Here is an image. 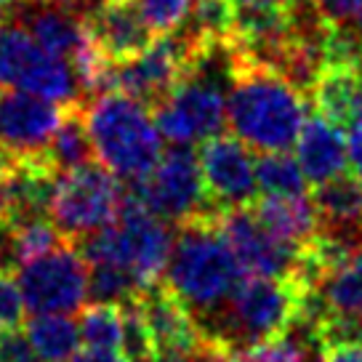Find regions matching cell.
Listing matches in <instances>:
<instances>
[{
    "label": "cell",
    "mask_w": 362,
    "mask_h": 362,
    "mask_svg": "<svg viewBox=\"0 0 362 362\" xmlns=\"http://www.w3.org/2000/svg\"><path fill=\"white\" fill-rule=\"evenodd\" d=\"M86 19L102 57L110 64H123L158 40L131 0H93Z\"/></svg>",
    "instance_id": "9a60e30c"
},
{
    "label": "cell",
    "mask_w": 362,
    "mask_h": 362,
    "mask_svg": "<svg viewBox=\"0 0 362 362\" xmlns=\"http://www.w3.org/2000/svg\"><path fill=\"white\" fill-rule=\"evenodd\" d=\"M301 312L304 288L296 280L245 274L224 309L203 328V336L232 354L291 330Z\"/></svg>",
    "instance_id": "277c9868"
},
{
    "label": "cell",
    "mask_w": 362,
    "mask_h": 362,
    "mask_svg": "<svg viewBox=\"0 0 362 362\" xmlns=\"http://www.w3.org/2000/svg\"><path fill=\"white\" fill-rule=\"evenodd\" d=\"M256 181L259 189L272 197H301L309 189L304 170L298 160L288 152H269L256 163Z\"/></svg>",
    "instance_id": "603a6c76"
},
{
    "label": "cell",
    "mask_w": 362,
    "mask_h": 362,
    "mask_svg": "<svg viewBox=\"0 0 362 362\" xmlns=\"http://www.w3.org/2000/svg\"><path fill=\"white\" fill-rule=\"evenodd\" d=\"M200 45L203 40H197L184 27H179L176 33L158 37L139 57L128 59L123 64H110L99 93L120 90L139 104H144L147 110H155L168 99L181 78L187 75L189 62Z\"/></svg>",
    "instance_id": "9c48e42d"
},
{
    "label": "cell",
    "mask_w": 362,
    "mask_h": 362,
    "mask_svg": "<svg viewBox=\"0 0 362 362\" xmlns=\"http://www.w3.org/2000/svg\"><path fill=\"white\" fill-rule=\"evenodd\" d=\"M86 125L96 163L112 170L117 179H144L163 155L160 131L149 110L120 90L99 93L86 104Z\"/></svg>",
    "instance_id": "8992f818"
},
{
    "label": "cell",
    "mask_w": 362,
    "mask_h": 362,
    "mask_svg": "<svg viewBox=\"0 0 362 362\" xmlns=\"http://www.w3.org/2000/svg\"><path fill=\"white\" fill-rule=\"evenodd\" d=\"M45 163L57 176L80 168V165L96 163L88 125H86V102H75L64 107V117H62L57 134L45 149Z\"/></svg>",
    "instance_id": "ffe728a7"
},
{
    "label": "cell",
    "mask_w": 362,
    "mask_h": 362,
    "mask_svg": "<svg viewBox=\"0 0 362 362\" xmlns=\"http://www.w3.org/2000/svg\"><path fill=\"white\" fill-rule=\"evenodd\" d=\"M141 293L136 280L115 264H88V298L96 304H125Z\"/></svg>",
    "instance_id": "4316f807"
},
{
    "label": "cell",
    "mask_w": 362,
    "mask_h": 362,
    "mask_svg": "<svg viewBox=\"0 0 362 362\" xmlns=\"http://www.w3.org/2000/svg\"><path fill=\"white\" fill-rule=\"evenodd\" d=\"M245 274L224 243L216 216L192 218L179 226L163 274V288L194 317L203 330L214 320Z\"/></svg>",
    "instance_id": "7a4b0ae2"
},
{
    "label": "cell",
    "mask_w": 362,
    "mask_h": 362,
    "mask_svg": "<svg viewBox=\"0 0 362 362\" xmlns=\"http://www.w3.org/2000/svg\"><path fill=\"white\" fill-rule=\"evenodd\" d=\"M19 288L30 315H72L88 301V261L75 243H62L22 264Z\"/></svg>",
    "instance_id": "8fae6325"
},
{
    "label": "cell",
    "mask_w": 362,
    "mask_h": 362,
    "mask_svg": "<svg viewBox=\"0 0 362 362\" xmlns=\"http://www.w3.org/2000/svg\"><path fill=\"white\" fill-rule=\"evenodd\" d=\"M6 22V8H3V3H0V24Z\"/></svg>",
    "instance_id": "ab89813d"
},
{
    "label": "cell",
    "mask_w": 362,
    "mask_h": 362,
    "mask_svg": "<svg viewBox=\"0 0 362 362\" xmlns=\"http://www.w3.org/2000/svg\"><path fill=\"white\" fill-rule=\"evenodd\" d=\"M125 192L120 179L102 163H88L54 179L48 218L62 238L78 245L80 240L110 226L123 208Z\"/></svg>",
    "instance_id": "52a82bcc"
},
{
    "label": "cell",
    "mask_w": 362,
    "mask_h": 362,
    "mask_svg": "<svg viewBox=\"0 0 362 362\" xmlns=\"http://www.w3.org/2000/svg\"><path fill=\"white\" fill-rule=\"evenodd\" d=\"M200 170L208 203L216 211L256 203V160L235 136H214L200 147Z\"/></svg>",
    "instance_id": "5bb4252c"
},
{
    "label": "cell",
    "mask_w": 362,
    "mask_h": 362,
    "mask_svg": "<svg viewBox=\"0 0 362 362\" xmlns=\"http://www.w3.org/2000/svg\"><path fill=\"white\" fill-rule=\"evenodd\" d=\"M346 165L351 168V176L362 184V125H346Z\"/></svg>",
    "instance_id": "d6a6232c"
},
{
    "label": "cell",
    "mask_w": 362,
    "mask_h": 362,
    "mask_svg": "<svg viewBox=\"0 0 362 362\" xmlns=\"http://www.w3.org/2000/svg\"><path fill=\"white\" fill-rule=\"evenodd\" d=\"M240 8H285L283 0H235Z\"/></svg>",
    "instance_id": "d590c367"
},
{
    "label": "cell",
    "mask_w": 362,
    "mask_h": 362,
    "mask_svg": "<svg viewBox=\"0 0 362 362\" xmlns=\"http://www.w3.org/2000/svg\"><path fill=\"white\" fill-rule=\"evenodd\" d=\"M238 11L235 0H194L189 8V22H184L181 27L205 43L232 40L238 27Z\"/></svg>",
    "instance_id": "7402d4cb"
},
{
    "label": "cell",
    "mask_w": 362,
    "mask_h": 362,
    "mask_svg": "<svg viewBox=\"0 0 362 362\" xmlns=\"http://www.w3.org/2000/svg\"><path fill=\"white\" fill-rule=\"evenodd\" d=\"M64 117V107L48 99L11 90L0 96V152L16 163L45 160V149Z\"/></svg>",
    "instance_id": "4fadbf2b"
},
{
    "label": "cell",
    "mask_w": 362,
    "mask_h": 362,
    "mask_svg": "<svg viewBox=\"0 0 362 362\" xmlns=\"http://www.w3.org/2000/svg\"><path fill=\"white\" fill-rule=\"evenodd\" d=\"M0 362H6V357H3V354H0Z\"/></svg>",
    "instance_id": "ee69618b"
},
{
    "label": "cell",
    "mask_w": 362,
    "mask_h": 362,
    "mask_svg": "<svg viewBox=\"0 0 362 362\" xmlns=\"http://www.w3.org/2000/svg\"><path fill=\"white\" fill-rule=\"evenodd\" d=\"M24 312V296L19 280L11 277V272H0V330L19 328Z\"/></svg>",
    "instance_id": "f546056e"
},
{
    "label": "cell",
    "mask_w": 362,
    "mask_h": 362,
    "mask_svg": "<svg viewBox=\"0 0 362 362\" xmlns=\"http://www.w3.org/2000/svg\"><path fill=\"white\" fill-rule=\"evenodd\" d=\"M312 205L317 211L320 238L341 245L362 243V184L354 176L341 173L315 187Z\"/></svg>",
    "instance_id": "2e32d148"
},
{
    "label": "cell",
    "mask_w": 362,
    "mask_h": 362,
    "mask_svg": "<svg viewBox=\"0 0 362 362\" xmlns=\"http://www.w3.org/2000/svg\"><path fill=\"white\" fill-rule=\"evenodd\" d=\"M0 354L6 357V362H40L19 328L0 330Z\"/></svg>",
    "instance_id": "4dcf8cb0"
},
{
    "label": "cell",
    "mask_w": 362,
    "mask_h": 362,
    "mask_svg": "<svg viewBox=\"0 0 362 362\" xmlns=\"http://www.w3.org/2000/svg\"><path fill=\"white\" fill-rule=\"evenodd\" d=\"M35 3H67V6H75L80 11H88L93 0H35Z\"/></svg>",
    "instance_id": "f35d334b"
},
{
    "label": "cell",
    "mask_w": 362,
    "mask_h": 362,
    "mask_svg": "<svg viewBox=\"0 0 362 362\" xmlns=\"http://www.w3.org/2000/svg\"><path fill=\"white\" fill-rule=\"evenodd\" d=\"M0 86L33 93L62 107L86 102L69 62L48 54L16 19L0 24Z\"/></svg>",
    "instance_id": "ba28073f"
},
{
    "label": "cell",
    "mask_w": 362,
    "mask_h": 362,
    "mask_svg": "<svg viewBox=\"0 0 362 362\" xmlns=\"http://www.w3.org/2000/svg\"><path fill=\"white\" fill-rule=\"evenodd\" d=\"M216 226L232 250L235 261L240 264L243 274L293 280L301 253H296L288 245H283L280 240L272 238V232L261 224L253 205L218 211Z\"/></svg>",
    "instance_id": "7c38bea8"
},
{
    "label": "cell",
    "mask_w": 362,
    "mask_h": 362,
    "mask_svg": "<svg viewBox=\"0 0 362 362\" xmlns=\"http://www.w3.org/2000/svg\"><path fill=\"white\" fill-rule=\"evenodd\" d=\"M312 333L301 336L298 322L291 330L269 341H261L256 346L240 349L229 354V362H312ZM317 344V341H315Z\"/></svg>",
    "instance_id": "cb8c5ba5"
},
{
    "label": "cell",
    "mask_w": 362,
    "mask_h": 362,
    "mask_svg": "<svg viewBox=\"0 0 362 362\" xmlns=\"http://www.w3.org/2000/svg\"><path fill=\"white\" fill-rule=\"evenodd\" d=\"M128 192L165 224L181 226L192 218L218 214L208 203L200 158L192 147H170L163 152L155 168L144 179L134 181Z\"/></svg>",
    "instance_id": "30bf717a"
},
{
    "label": "cell",
    "mask_w": 362,
    "mask_h": 362,
    "mask_svg": "<svg viewBox=\"0 0 362 362\" xmlns=\"http://www.w3.org/2000/svg\"><path fill=\"white\" fill-rule=\"evenodd\" d=\"M288 3H291V0H283V6H288Z\"/></svg>",
    "instance_id": "7bdbcfd3"
},
{
    "label": "cell",
    "mask_w": 362,
    "mask_h": 362,
    "mask_svg": "<svg viewBox=\"0 0 362 362\" xmlns=\"http://www.w3.org/2000/svg\"><path fill=\"white\" fill-rule=\"evenodd\" d=\"M24 336L40 362H69L80 346V328L69 315H33Z\"/></svg>",
    "instance_id": "44dd1931"
},
{
    "label": "cell",
    "mask_w": 362,
    "mask_h": 362,
    "mask_svg": "<svg viewBox=\"0 0 362 362\" xmlns=\"http://www.w3.org/2000/svg\"><path fill=\"white\" fill-rule=\"evenodd\" d=\"M235 67L238 48L232 40L200 45L173 93L152 110L160 136L173 147H192L221 134Z\"/></svg>",
    "instance_id": "3957f363"
},
{
    "label": "cell",
    "mask_w": 362,
    "mask_h": 362,
    "mask_svg": "<svg viewBox=\"0 0 362 362\" xmlns=\"http://www.w3.org/2000/svg\"><path fill=\"white\" fill-rule=\"evenodd\" d=\"M136 304H139V312L147 322L155 354L192 349L205 339L203 330L197 328V322H194V317L163 285L139 293Z\"/></svg>",
    "instance_id": "ac0fdd59"
},
{
    "label": "cell",
    "mask_w": 362,
    "mask_h": 362,
    "mask_svg": "<svg viewBox=\"0 0 362 362\" xmlns=\"http://www.w3.org/2000/svg\"><path fill=\"white\" fill-rule=\"evenodd\" d=\"M253 211L261 218V224L272 232V238L280 240L296 253L309 248L320 235L317 211L309 194H301V197L264 194L259 203H253Z\"/></svg>",
    "instance_id": "d6986e66"
},
{
    "label": "cell",
    "mask_w": 362,
    "mask_h": 362,
    "mask_svg": "<svg viewBox=\"0 0 362 362\" xmlns=\"http://www.w3.org/2000/svg\"><path fill=\"white\" fill-rule=\"evenodd\" d=\"M80 341L86 349L123 351V309L117 304H93L80 315Z\"/></svg>",
    "instance_id": "d4e9b609"
},
{
    "label": "cell",
    "mask_w": 362,
    "mask_h": 362,
    "mask_svg": "<svg viewBox=\"0 0 362 362\" xmlns=\"http://www.w3.org/2000/svg\"><path fill=\"white\" fill-rule=\"evenodd\" d=\"M360 64H362V40H360Z\"/></svg>",
    "instance_id": "60d3db41"
},
{
    "label": "cell",
    "mask_w": 362,
    "mask_h": 362,
    "mask_svg": "<svg viewBox=\"0 0 362 362\" xmlns=\"http://www.w3.org/2000/svg\"><path fill=\"white\" fill-rule=\"evenodd\" d=\"M296 160L304 170L306 181L320 187L336 179L346 168V136L344 128L328 120L317 110L306 115V123L296 139Z\"/></svg>",
    "instance_id": "e0dca14e"
},
{
    "label": "cell",
    "mask_w": 362,
    "mask_h": 362,
    "mask_svg": "<svg viewBox=\"0 0 362 362\" xmlns=\"http://www.w3.org/2000/svg\"><path fill=\"white\" fill-rule=\"evenodd\" d=\"M173 238L176 235L170 232V224L147 211L131 192H125L117 218L80 240L78 248L88 264L123 267L144 293L149 288L163 285Z\"/></svg>",
    "instance_id": "5b68a950"
},
{
    "label": "cell",
    "mask_w": 362,
    "mask_h": 362,
    "mask_svg": "<svg viewBox=\"0 0 362 362\" xmlns=\"http://www.w3.org/2000/svg\"><path fill=\"white\" fill-rule=\"evenodd\" d=\"M333 33L362 37V0H312Z\"/></svg>",
    "instance_id": "f1b7e54d"
},
{
    "label": "cell",
    "mask_w": 362,
    "mask_h": 362,
    "mask_svg": "<svg viewBox=\"0 0 362 362\" xmlns=\"http://www.w3.org/2000/svg\"><path fill=\"white\" fill-rule=\"evenodd\" d=\"M8 229H11L13 256H16V264H19V267L27 264V261L37 259V256H43L48 250L59 248L62 243H67L48 216L16 221V224H11Z\"/></svg>",
    "instance_id": "484cf974"
},
{
    "label": "cell",
    "mask_w": 362,
    "mask_h": 362,
    "mask_svg": "<svg viewBox=\"0 0 362 362\" xmlns=\"http://www.w3.org/2000/svg\"><path fill=\"white\" fill-rule=\"evenodd\" d=\"M69 362H131L123 351H112V349H86L78 351Z\"/></svg>",
    "instance_id": "836d02e7"
},
{
    "label": "cell",
    "mask_w": 362,
    "mask_h": 362,
    "mask_svg": "<svg viewBox=\"0 0 362 362\" xmlns=\"http://www.w3.org/2000/svg\"><path fill=\"white\" fill-rule=\"evenodd\" d=\"M0 3H16V0H0Z\"/></svg>",
    "instance_id": "b9f144b4"
},
{
    "label": "cell",
    "mask_w": 362,
    "mask_h": 362,
    "mask_svg": "<svg viewBox=\"0 0 362 362\" xmlns=\"http://www.w3.org/2000/svg\"><path fill=\"white\" fill-rule=\"evenodd\" d=\"M349 125H362V80H360V88H357V99H354V110H351Z\"/></svg>",
    "instance_id": "74e56055"
},
{
    "label": "cell",
    "mask_w": 362,
    "mask_h": 362,
    "mask_svg": "<svg viewBox=\"0 0 362 362\" xmlns=\"http://www.w3.org/2000/svg\"><path fill=\"white\" fill-rule=\"evenodd\" d=\"M320 362H362V339L320 344Z\"/></svg>",
    "instance_id": "1f68e13d"
},
{
    "label": "cell",
    "mask_w": 362,
    "mask_h": 362,
    "mask_svg": "<svg viewBox=\"0 0 362 362\" xmlns=\"http://www.w3.org/2000/svg\"><path fill=\"white\" fill-rule=\"evenodd\" d=\"M131 3L155 37L176 33L187 22L189 8H192V0H131Z\"/></svg>",
    "instance_id": "83f0119b"
},
{
    "label": "cell",
    "mask_w": 362,
    "mask_h": 362,
    "mask_svg": "<svg viewBox=\"0 0 362 362\" xmlns=\"http://www.w3.org/2000/svg\"><path fill=\"white\" fill-rule=\"evenodd\" d=\"M11 267H16V256H13L11 245V229L0 226V272H11Z\"/></svg>",
    "instance_id": "e575fe53"
},
{
    "label": "cell",
    "mask_w": 362,
    "mask_h": 362,
    "mask_svg": "<svg viewBox=\"0 0 362 362\" xmlns=\"http://www.w3.org/2000/svg\"><path fill=\"white\" fill-rule=\"evenodd\" d=\"M8 218H11V203H8L6 184L0 181V226H8Z\"/></svg>",
    "instance_id": "8d00e7d4"
},
{
    "label": "cell",
    "mask_w": 362,
    "mask_h": 362,
    "mask_svg": "<svg viewBox=\"0 0 362 362\" xmlns=\"http://www.w3.org/2000/svg\"><path fill=\"white\" fill-rule=\"evenodd\" d=\"M306 93L285 75L243 59L238 51V67L226 96V120L235 139L264 155L288 152L306 123Z\"/></svg>",
    "instance_id": "6da1fadb"
}]
</instances>
